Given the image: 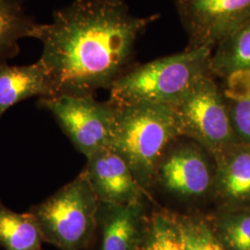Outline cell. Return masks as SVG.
Wrapping results in <instances>:
<instances>
[{
  "mask_svg": "<svg viewBox=\"0 0 250 250\" xmlns=\"http://www.w3.org/2000/svg\"><path fill=\"white\" fill-rule=\"evenodd\" d=\"M157 18L134 15L125 0H72L55 10L36 37L55 96L109 89L131 68L135 45Z\"/></svg>",
  "mask_w": 250,
  "mask_h": 250,
  "instance_id": "cell-1",
  "label": "cell"
},
{
  "mask_svg": "<svg viewBox=\"0 0 250 250\" xmlns=\"http://www.w3.org/2000/svg\"><path fill=\"white\" fill-rule=\"evenodd\" d=\"M209 47L188 48L128 69L109 88L115 107L136 104L172 106L210 72Z\"/></svg>",
  "mask_w": 250,
  "mask_h": 250,
  "instance_id": "cell-2",
  "label": "cell"
},
{
  "mask_svg": "<svg viewBox=\"0 0 250 250\" xmlns=\"http://www.w3.org/2000/svg\"><path fill=\"white\" fill-rule=\"evenodd\" d=\"M178 136V125L171 106L136 104L115 107L110 148L126 161L145 189L156 177L166 148Z\"/></svg>",
  "mask_w": 250,
  "mask_h": 250,
  "instance_id": "cell-3",
  "label": "cell"
},
{
  "mask_svg": "<svg viewBox=\"0 0 250 250\" xmlns=\"http://www.w3.org/2000/svg\"><path fill=\"white\" fill-rule=\"evenodd\" d=\"M100 202L83 171L28 212L43 241L60 250H83L98 229Z\"/></svg>",
  "mask_w": 250,
  "mask_h": 250,
  "instance_id": "cell-4",
  "label": "cell"
},
{
  "mask_svg": "<svg viewBox=\"0 0 250 250\" xmlns=\"http://www.w3.org/2000/svg\"><path fill=\"white\" fill-rule=\"evenodd\" d=\"M171 107L180 135L196 141L213 160L239 142L232 129L224 91L212 74L202 77Z\"/></svg>",
  "mask_w": 250,
  "mask_h": 250,
  "instance_id": "cell-5",
  "label": "cell"
},
{
  "mask_svg": "<svg viewBox=\"0 0 250 250\" xmlns=\"http://www.w3.org/2000/svg\"><path fill=\"white\" fill-rule=\"evenodd\" d=\"M38 106L52 114L78 151L86 159L110 147L115 107L94 96L60 95L38 99Z\"/></svg>",
  "mask_w": 250,
  "mask_h": 250,
  "instance_id": "cell-6",
  "label": "cell"
},
{
  "mask_svg": "<svg viewBox=\"0 0 250 250\" xmlns=\"http://www.w3.org/2000/svg\"><path fill=\"white\" fill-rule=\"evenodd\" d=\"M188 36V48L213 50L224 38L250 21V0H175Z\"/></svg>",
  "mask_w": 250,
  "mask_h": 250,
  "instance_id": "cell-7",
  "label": "cell"
},
{
  "mask_svg": "<svg viewBox=\"0 0 250 250\" xmlns=\"http://www.w3.org/2000/svg\"><path fill=\"white\" fill-rule=\"evenodd\" d=\"M202 149L196 145H183L164 154L155 179L182 198H199L212 193L215 166Z\"/></svg>",
  "mask_w": 250,
  "mask_h": 250,
  "instance_id": "cell-8",
  "label": "cell"
},
{
  "mask_svg": "<svg viewBox=\"0 0 250 250\" xmlns=\"http://www.w3.org/2000/svg\"><path fill=\"white\" fill-rule=\"evenodd\" d=\"M83 171L100 203L133 204L143 202L146 195L126 161L110 147L87 158Z\"/></svg>",
  "mask_w": 250,
  "mask_h": 250,
  "instance_id": "cell-9",
  "label": "cell"
},
{
  "mask_svg": "<svg viewBox=\"0 0 250 250\" xmlns=\"http://www.w3.org/2000/svg\"><path fill=\"white\" fill-rule=\"evenodd\" d=\"M214 162L212 194L221 210L250 208V144H234Z\"/></svg>",
  "mask_w": 250,
  "mask_h": 250,
  "instance_id": "cell-10",
  "label": "cell"
},
{
  "mask_svg": "<svg viewBox=\"0 0 250 250\" xmlns=\"http://www.w3.org/2000/svg\"><path fill=\"white\" fill-rule=\"evenodd\" d=\"M53 96L51 76L39 60L28 65L0 63V120L9 108L25 99Z\"/></svg>",
  "mask_w": 250,
  "mask_h": 250,
  "instance_id": "cell-11",
  "label": "cell"
},
{
  "mask_svg": "<svg viewBox=\"0 0 250 250\" xmlns=\"http://www.w3.org/2000/svg\"><path fill=\"white\" fill-rule=\"evenodd\" d=\"M146 218L143 202L125 205L100 203V250H135Z\"/></svg>",
  "mask_w": 250,
  "mask_h": 250,
  "instance_id": "cell-12",
  "label": "cell"
},
{
  "mask_svg": "<svg viewBox=\"0 0 250 250\" xmlns=\"http://www.w3.org/2000/svg\"><path fill=\"white\" fill-rule=\"evenodd\" d=\"M39 25L27 14L22 0H0V63L19 53L22 39L36 38Z\"/></svg>",
  "mask_w": 250,
  "mask_h": 250,
  "instance_id": "cell-13",
  "label": "cell"
},
{
  "mask_svg": "<svg viewBox=\"0 0 250 250\" xmlns=\"http://www.w3.org/2000/svg\"><path fill=\"white\" fill-rule=\"evenodd\" d=\"M210 72L225 79L250 72V21L215 46L210 57Z\"/></svg>",
  "mask_w": 250,
  "mask_h": 250,
  "instance_id": "cell-14",
  "label": "cell"
},
{
  "mask_svg": "<svg viewBox=\"0 0 250 250\" xmlns=\"http://www.w3.org/2000/svg\"><path fill=\"white\" fill-rule=\"evenodd\" d=\"M43 238L35 218L18 213L0 201V247L5 250H42Z\"/></svg>",
  "mask_w": 250,
  "mask_h": 250,
  "instance_id": "cell-15",
  "label": "cell"
},
{
  "mask_svg": "<svg viewBox=\"0 0 250 250\" xmlns=\"http://www.w3.org/2000/svg\"><path fill=\"white\" fill-rule=\"evenodd\" d=\"M135 250H184L175 214L158 211L146 218Z\"/></svg>",
  "mask_w": 250,
  "mask_h": 250,
  "instance_id": "cell-16",
  "label": "cell"
},
{
  "mask_svg": "<svg viewBox=\"0 0 250 250\" xmlns=\"http://www.w3.org/2000/svg\"><path fill=\"white\" fill-rule=\"evenodd\" d=\"M227 250H250V208L221 210L210 221Z\"/></svg>",
  "mask_w": 250,
  "mask_h": 250,
  "instance_id": "cell-17",
  "label": "cell"
},
{
  "mask_svg": "<svg viewBox=\"0 0 250 250\" xmlns=\"http://www.w3.org/2000/svg\"><path fill=\"white\" fill-rule=\"evenodd\" d=\"M184 250H227L210 222L197 215H175Z\"/></svg>",
  "mask_w": 250,
  "mask_h": 250,
  "instance_id": "cell-18",
  "label": "cell"
},
{
  "mask_svg": "<svg viewBox=\"0 0 250 250\" xmlns=\"http://www.w3.org/2000/svg\"><path fill=\"white\" fill-rule=\"evenodd\" d=\"M225 97L237 140L241 143L250 144V95Z\"/></svg>",
  "mask_w": 250,
  "mask_h": 250,
  "instance_id": "cell-19",
  "label": "cell"
},
{
  "mask_svg": "<svg viewBox=\"0 0 250 250\" xmlns=\"http://www.w3.org/2000/svg\"><path fill=\"white\" fill-rule=\"evenodd\" d=\"M241 81L243 82H247L248 83V86L246 88L243 89V93L245 95H250V72L245 73L242 76Z\"/></svg>",
  "mask_w": 250,
  "mask_h": 250,
  "instance_id": "cell-20",
  "label": "cell"
},
{
  "mask_svg": "<svg viewBox=\"0 0 250 250\" xmlns=\"http://www.w3.org/2000/svg\"><path fill=\"white\" fill-rule=\"evenodd\" d=\"M246 73H247V72H246ZM237 75H238V74H237ZM237 75H235V76H234V77H233V79H235V78H236V76H237ZM235 80H236V79H235ZM238 81H239V80H238ZM235 94H236V95H238V96H241V95H239V94H238V93H237V91H236V92H235Z\"/></svg>",
  "mask_w": 250,
  "mask_h": 250,
  "instance_id": "cell-21",
  "label": "cell"
}]
</instances>
